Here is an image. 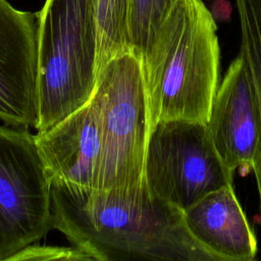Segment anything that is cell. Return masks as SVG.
I'll return each mask as SVG.
<instances>
[{"label": "cell", "instance_id": "1", "mask_svg": "<svg viewBox=\"0 0 261 261\" xmlns=\"http://www.w3.org/2000/svg\"><path fill=\"white\" fill-rule=\"evenodd\" d=\"M53 229L92 260L216 261L190 233L184 212L134 190L84 189L51 180Z\"/></svg>", "mask_w": 261, "mask_h": 261}, {"label": "cell", "instance_id": "2", "mask_svg": "<svg viewBox=\"0 0 261 261\" xmlns=\"http://www.w3.org/2000/svg\"><path fill=\"white\" fill-rule=\"evenodd\" d=\"M219 63L211 11L202 0H177L142 60L151 128L172 119L207 122Z\"/></svg>", "mask_w": 261, "mask_h": 261}, {"label": "cell", "instance_id": "3", "mask_svg": "<svg viewBox=\"0 0 261 261\" xmlns=\"http://www.w3.org/2000/svg\"><path fill=\"white\" fill-rule=\"evenodd\" d=\"M37 16L35 128L44 132L91 100L98 39L94 0H46Z\"/></svg>", "mask_w": 261, "mask_h": 261}, {"label": "cell", "instance_id": "4", "mask_svg": "<svg viewBox=\"0 0 261 261\" xmlns=\"http://www.w3.org/2000/svg\"><path fill=\"white\" fill-rule=\"evenodd\" d=\"M100 129L98 190H134L145 181L150 116L142 61L128 52L100 71L92 96Z\"/></svg>", "mask_w": 261, "mask_h": 261}, {"label": "cell", "instance_id": "5", "mask_svg": "<svg viewBox=\"0 0 261 261\" xmlns=\"http://www.w3.org/2000/svg\"><path fill=\"white\" fill-rule=\"evenodd\" d=\"M233 172L219 157L207 122L172 119L150 130L145 181L150 193L186 210L207 194L232 184Z\"/></svg>", "mask_w": 261, "mask_h": 261}, {"label": "cell", "instance_id": "6", "mask_svg": "<svg viewBox=\"0 0 261 261\" xmlns=\"http://www.w3.org/2000/svg\"><path fill=\"white\" fill-rule=\"evenodd\" d=\"M53 229L51 180L29 127L0 125V261Z\"/></svg>", "mask_w": 261, "mask_h": 261}, {"label": "cell", "instance_id": "7", "mask_svg": "<svg viewBox=\"0 0 261 261\" xmlns=\"http://www.w3.org/2000/svg\"><path fill=\"white\" fill-rule=\"evenodd\" d=\"M207 126L230 171L254 169L261 145V114L251 70L241 54L231 61L216 90Z\"/></svg>", "mask_w": 261, "mask_h": 261}, {"label": "cell", "instance_id": "8", "mask_svg": "<svg viewBox=\"0 0 261 261\" xmlns=\"http://www.w3.org/2000/svg\"><path fill=\"white\" fill-rule=\"evenodd\" d=\"M38 16L0 0V119L30 127L38 121Z\"/></svg>", "mask_w": 261, "mask_h": 261}, {"label": "cell", "instance_id": "9", "mask_svg": "<svg viewBox=\"0 0 261 261\" xmlns=\"http://www.w3.org/2000/svg\"><path fill=\"white\" fill-rule=\"evenodd\" d=\"M35 137L50 180L96 189L101 139L92 98Z\"/></svg>", "mask_w": 261, "mask_h": 261}, {"label": "cell", "instance_id": "10", "mask_svg": "<svg viewBox=\"0 0 261 261\" xmlns=\"http://www.w3.org/2000/svg\"><path fill=\"white\" fill-rule=\"evenodd\" d=\"M184 212L193 239L216 261H252L257 240L232 184L217 189Z\"/></svg>", "mask_w": 261, "mask_h": 261}, {"label": "cell", "instance_id": "11", "mask_svg": "<svg viewBox=\"0 0 261 261\" xmlns=\"http://www.w3.org/2000/svg\"><path fill=\"white\" fill-rule=\"evenodd\" d=\"M97 23V77L113 58L132 52L128 31V0H94Z\"/></svg>", "mask_w": 261, "mask_h": 261}, {"label": "cell", "instance_id": "12", "mask_svg": "<svg viewBox=\"0 0 261 261\" xmlns=\"http://www.w3.org/2000/svg\"><path fill=\"white\" fill-rule=\"evenodd\" d=\"M240 21V52L246 60L255 85L261 114V0H234ZM256 177L261 215V145L253 169Z\"/></svg>", "mask_w": 261, "mask_h": 261}, {"label": "cell", "instance_id": "13", "mask_svg": "<svg viewBox=\"0 0 261 261\" xmlns=\"http://www.w3.org/2000/svg\"><path fill=\"white\" fill-rule=\"evenodd\" d=\"M176 1L128 0L127 31L130 51L141 61Z\"/></svg>", "mask_w": 261, "mask_h": 261}, {"label": "cell", "instance_id": "14", "mask_svg": "<svg viewBox=\"0 0 261 261\" xmlns=\"http://www.w3.org/2000/svg\"><path fill=\"white\" fill-rule=\"evenodd\" d=\"M22 259H69V260H92L91 257L82 250L72 248H56V247H39L31 246L18 254H16L12 260Z\"/></svg>", "mask_w": 261, "mask_h": 261}]
</instances>
